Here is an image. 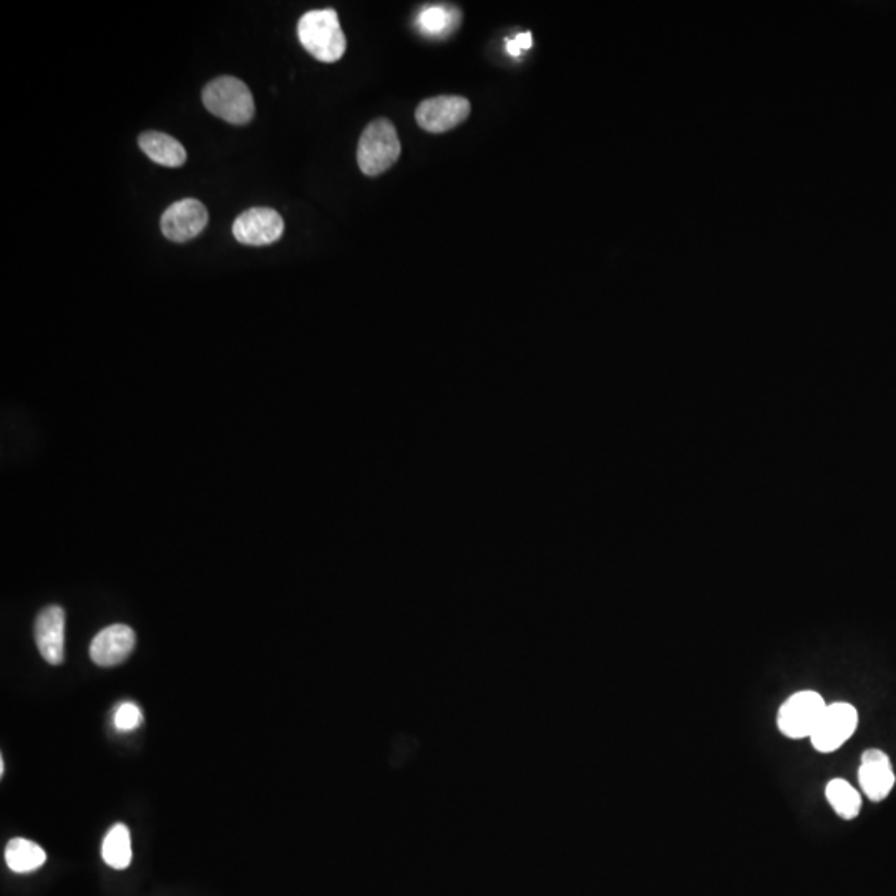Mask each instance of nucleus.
<instances>
[{
  "label": "nucleus",
  "mask_w": 896,
  "mask_h": 896,
  "mask_svg": "<svg viewBox=\"0 0 896 896\" xmlns=\"http://www.w3.org/2000/svg\"><path fill=\"white\" fill-rule=\"evenodd\" d=\"M825 701L819 692L802 691L789 697L779 709L777 726L789 739H805L812 736L825 711Z\"/></svg>",
  "instance_id": "obj_4"
},
{
  "label": "nucleus",
  "mask_w": 896,
  "mask_h": 896,
  "mask_svg": "<svg viewBox=\"0 0 896 896\" xmlns=\"http://www.w3.org/2000/svg\"><path fill=\"white\" fill-rule=\"evenodd\" d=\"M45 860L47 853L44 848L25 838H14L5 847V862L15 873L34 872L44 865Z\"/></svg>",
  "instance_id": "obj_13"
},
{
  "label": "nucleus",
  "mask_w": 896,
  "mask_h": 896,
  "mask_svg": "<svg viewBox=\"0 0 896 896\" xmlns=\"http://www.w3.org/2000/svg\"><path fill=\"white\" fill-rule=\"evenodd\" d=\"M858 712L848 702H835L825 707L819 726L810 736L812 746L822 754H830L845 744L855 734Z\"/></svg>",
  "instance_id": "obj_5"
},
{
  "label": "nucleus",
  "mask_w": 896,
  "mask_h": 896,
  "mask_svg": "<svg viewBox=\"0 0 896 896\" xmlns=\"http://www.w3.org/2000/svg\"><path fill=\"white\" fill-rule=\"evenodd\" d=\"M203 103L215 117L231 125H246L256 112L248 85L229 75L215 78L203 88Z\"/></svg>",
  "instance_id": "obj_3"
},
{
  "label": "nucleus",
  "mask_w": 896,
  "mask_h": 896,
  "mask_svg": "<svg viewBox=\"0 0 896 896\" xmlns=\"http://www.w3.org/2000/svg\"><path fill=\"white\" fill-rule=\"evenodd\" d=\"M531 45H533V35H531V32H522V34H518L515 39L508 40V54L513 55V57H520L523 50L531 49Z\"/></svg>",
  "instance_id": "obj_18"
},
{
  "label": "nucleus",
  "mask_w": 896,
  "mask_h": 896,
  "mask_svg": "<svg viewBox=\"0 0 896 896\" xmlns=\"http://www.w3.org/2000/svg\"><path fill=\"white\" fill-rule=\"evenodd\" d=\"M283 233V216L266 206L244 211L233 224L234 238L246 246H268L279 241Z\"/></svg>",
  "instance_id": "obj_7"
},
{
  "label": "nucleus",
  "mask_w": 896,
  "mask_h": 896,
  "mask_svg": "<svg viewBox=\"0 0 896 896\" xmlns=\"http://www.w3.org/2000/svg\"><path fill=\"white\" fill-rule=\"evenodd\" d=\"M142 722V709L133 702H125L115 712V727L120 732L135 731L138 726H142Z\"/></svg>",
  "instance_id": "obj_17"
},
{
  "label": "nucleus",
  "mask_w": 896,
  "mask_h": 896,
  "mask_svg": "<svg viewBox=\"0 0 896 896\" xmlns=\"http://www.w3.org/2000/svg\"><path fill=\"white\" fill-rule=\"evenodd\" d=\"M858 780L868 799L872 802H882L887 799L895 785L892 760L883 750H865L862 765L858 770Z\"/></svg>",
  "instance_id": "obj_11"
},
{
  "label": "nucleus",
  "mask_w": 896,
  "mask_h": 896,
  "mask_svg": "<svg viewBox=\"0 0 896 896\" xmlns=\"http://www.w3.org/2000/svg\"><path fill=\"white\" fill-rule=\"evenodd\" d=\"M472 105L465 97L442 95L427 98L415 112V120L425 132L445 133L467 120Z\"/></svg>",
  "instance_id": "obj_6"
},
{
  "label": "nucleus",
  "mask_w": 896,
  "mask_h": 896,
  "mask_svg": "<svg viewBox=\"0 0 896 896\" xmlns=\"http://www.w3.org/2000/svg\"><path fill=\"white\" fill-rule=\"evenodd\" d=\"M400 153L402 145L394 123L387 118H377L362 132L357 163L364 175L379 176L397 163Z\"/></svg>",
  "instance_id": "obj_2"
},
{
  "label": "nucleus",
  "mask_w": 896,
  "mask_h": 896,
  "mask_svg": "<svg viewBox=\"0 0 896 896\" xmlns=\"http://www.w3.org/2000/svg\"><path fill=\"white\" fill-rule=\"evenodd\" d=\"M137 644V636L127 624H113L103 629L93 638L90 658L102 668H112L122 664L132 654Z\"/></svg>",
  "instance_id": "obj_9"
},
{
  "label": "nucleus",
  "mask_w": 896,
  "mask_h": 896,
  "mask_svg": "<svg viewBox=\"0 0 896 896\" xmlns=\"http://www.w3.org/2000/svg\"><path fill=\"white\" fill-rule=\"evenodd\" d=\"M298 37L302 47L324 64H334L346 54V35L334 9L311 10L302 15Z\"/></svg>",
  "instance_id": "obj_1"
},
{
  "label": "nucleus",
  "mask_w": 896,
  "mask_h": 896,
  "mask_svg": "<svg viewBox=\"0 0 896 896\" xmlns=\"http://www.w3.org/2000/svg\"><path fill=\"white\" fill-rule=\"evenodd\" d=\"M138 145L143 153L166 168H178L185 165L186 150L178 140L160 132H145L138 138Z\"/></svg>",
  "instance_id": "obj_12"
},
{
  "label": "nucleus",
  "mask_w": 896,
  "mask_h": 896,
  "mask_svg": "<svg viewBox=\"0 0 896 896\" xmlns=\"http://www.w3.org/2000/svg\"><path fill=\"white\" fill-rule=\"evenodd\" d=\"M455 22H457V12L440 7V5L427 7L422 10L419 17L420 29L432 35L444 34L445 30L450 29V25Z\"/></svg>",
  "instance_id": "obj_16"
},
{
  "label": "nucleus",
  "mask_w": 896,
  "mask_h": 896,
  "mask_svg": "<svg viewBox=\"0 0 896 896\" xmlns=\"http://www.w3.org/2000/svg\"><path fill=\"white\" fill-rule=\"evenodd\" d=\"M102 857L108 867L125 870L132 863V840L127 825L118 823L110 828L103 840Z\"/></svg>",
  "instance_id": "obj_14"
},
{
  "label": "nucleus",
  "mask_w": 896,
  "mask_h": 896,
  "mask_svg": "<svg viewBox=\"0 0 896 896\" xmlns=\"http://www.w3.org/2000/svg\"><path fill=\"white\" fill-rule=\"evenodd\" d=\"M35 643L47 663H64L65 611L57 604L42 609L35 619Z\"/></svg>",
  "instance_id": "obj_10"
},
{
  "label": "nucleus",
  "mask_w": 896,
  "mask_h": 896,
  "mask_svg": "<svg viewBox=\"0 0 896 896\" xmlns=\"http://www.w3.org/2000/svg\"><path fill=\"white\" fill-rule=\"evenodd\" d=\"M828 804L842 819L853 820L862 810V797L847 780L833 779L825 789Z\"/></svg>",
  "instance_id": "obj_15"
},
{
  "label": "nucleus",
  "mask_w": 896,
  "mask_h": 896,
  "mask_svg": "<svg viewBox=\"0 0 896 896\" xmlns=\"http://www.w3.org/2000/svg\"><path fill=\"white\" fill-rule=\"evenodd\" d=\"M208 226V211L201 201L186 198L176 201L161 216V231L175 243H186Z\"/></svg>",
  "instance_id": "obj_8"
}]
</instances>
